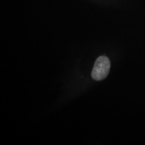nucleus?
<instances>
[{"label":"nucleus","instance_id":"obj_1","mask_svg":"<svg viewBox=\"0 0 145 145\" xmlns=\"http://www.w3.org/2000/svg\"><path fill=\"white\" fill-rule=\"evenodd\" d=\"M110 68V62L105 56L99 57L94 64L91 76L96 81H101L107 77Z\"/></svg>","mask_w":145,"mask_h":145}]
</instances>
